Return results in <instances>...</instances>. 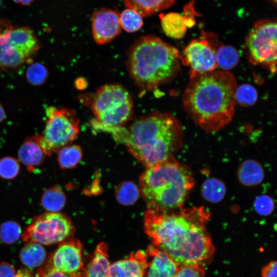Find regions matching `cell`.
I'll list each match as a JSON object with an SVG mask.
<instances>
[{"mask_svg":"<svg viewBox=\"0 0 277 277\" xmlns=\"http://www.w3.org/2000/svg\"><path fill=\"white\" fill-rule=\"evenodd\" d=\"M209 217V212L204 207L180 209L174 213L148 208L144 228L152 245L179 266L202 264L211 258L215 250L206 229Z\"/></svg>","mask_w":277,"mask_h":277,"instance_id":"1","label":"cell"},{"mask_svg":"<svg viewBox=\"0 0 277 277\" xmlns=\"http://www.w3.org/2000/svg\"><path fill=\"white\" fill-rule=\"evenodd\" d=\"M237 86L228 71L214 70L190 77L183 94L184 110L203 130L218 131L232 121Z\"/></svg>","mask_w":277,"mask_h":277,"instance_id":"2","label":"cell"},{"mask_svg":"<svg viewBox=\"0 0 277 277\" xmlns=\"http://www.w3.org/2000/svg\"><path fill=\"white\" fill-rule=\"evenodd\" d=\"M129 151L146 168L174 157L182 146V126L171 114L156 111L136 118L125 129L110 127Z\"/></svg>","mask_w":277,"mask_h":277,"instance_id":"3","label":"cell"},{"mask_svg":"<svg viewBox=\"0 0 277 277\" xmlns=\"http://www.w3.org/2000/svg\"><path fill=\"white\" fill-rule=\"evenodd\" d=\"M181 55L176 48L153 35L139 37L126 54V66L142 92L153 90L177 75Z\"/></svg>","mask_w":277,"mask_h":277,"instance_id":"4","label":"cell"},{"mask_svg":"<svg viewBox=\"0 0 277 277\" xmlns=\"http://www.w3.org/2000/svg\"><path fill=\"white\" fill-rule=\"evenodd\" d=\"M194 181L174 158L146 168L140 178V190L148 208L169 212L181 209Z\"/></svg>","mask_w":277,"mask_h":277,"instance_id":"5","label":"cell"},{"mask_svg":"<svg viewBox=\"0 0 277 277\" xmlns=\"http://www.w3.org/2000/svg\"><path fill=\"white\" fill-rule=\"evenodd\" d=\"M89 98V105L98 124L103 126L123 127L132 116V96L120 84L102 86Z\"/></svg>","mask_w":277,"mask_h":277,"instance_id":"6","label":"cell"},{"mask_svg":"<svg viewBox=\"0 0 277 277\" xmlns=\"http://www.w3.org/2000/svg\"><path fill=\"white\" fill-rule=\"evenodd\" d=\"M276 21L263 19L256 22L246 37L245 49L249 62L261 66L272 73L276 67Z\"/></svg>","mask_w":277,"mask_h":277,"instance_id":"7","label":"cell"},{"mask_svg":"<svg viewBox=\"0 0 277 277\" xmlns=\"http://www.w3.org/2000/svg\"><path fill=\"white\" fill-rule=\"evenodd\" d=\"M46 114L48 120L40 144L46 155H50L76 138L80 120L75 111L68 108L50 107Z\"/></svg>","mask_w":277,"mask_h":277,"instance_id":"8","label":"cell"},{"mask_svg":"<svg viewBox=\"0 0 277 277\" xmlns=\"http://www.w3.org/2000/svg\"><path fill=\"white\" fill-rule=\"evenodd\" d=\"M74 231L75 227L68 216L59 212H48L34 217L21 237L24 242L51 245L69 239Z\"/></svg>","mask_w":277,"mask_h":277,"instance_id":"9","label":"cell"},{"mask_svg":"<svg viewBox=\"0 0 277 277\" xmlns=\"http://www.w3.org/2000/svg\"><path fill=\"white\" fill-rule=\"evenodd\" d=\"M216 48L203 36L192 41L185 48L181 62L189 68L190 77L214 71L217 67Z\"/></svg>","mask_w":277,"mask_h":277,"instance_id":"10","label":"cell"},{"mask_svg":"<svg viewBox=\"0 0 277 277\" xmlns=\"http://www.w3.org/2000/svg\"><path fill=\"white\" fill-rule=\"evenodd\" d=\"M83 246L81 241L69 238L51 252L45 265L65 273H74L83 269Z\"/></svg>","mask_w":277,"mask_h":277,"instance_id":"11","label":"cell"},{"mask_svg":"<svg viewBox=\"0 0 277 277\" xmlns=\"http://www.w3.org/2000/svg\"><path fill=\"white\" fill-rule=\"evenodd\" d=\"M0 24V34L10 49L27 62L34 55L39 46L33 30L26 27H14Z\"/></svg>","mask_w":277,"mask_h":277,"instance_id":"12","label":"cell"},{"mask_svg":"<svg viewBox=\"0 0 277 277\" xmlns=\"http://www.w3.org/2000/svg\"><path fill=\"white\" fill-rule=\"evenodd\" d=\"M93 37L99 45L108 43L121 32L119 12L113 9L102 7L91 15Z\"/></svg>","mask_w":277,"mask_h":277,"instance_id":"13","label":"cell"},{"mask_svg":"<svg viewBox=\"0 0 277 277\" xmlns=\"http://www.w3.org/2000/svg\"><path fill=\"white\" fill-rule=\"evenodd\" d=\"M147 255L146 251L138 250L121 260L110 264L108 277H144Z\"/></svg>","mask_w":277,"mask_h":277,"instance_id":"14","label":"cell"},{"mask_svg":"<svg viewBox=\"0 0 277 277\" xmlns=\"http://www.w3.org/2000/svg\"><path fill=\"white\" fill-rule=\"evenodd\" d=\"M147 255L144 277H173L179 265L165 252L152 244L145 250Z\"/></svg>","mask_w":277,"mask_h":277,"instance_id":"15","label":"cell"},{"mask_svg":"<svg viewBox=\"0 0 277 277\" xmlns=\"http://www.w3.org/2000/svg\"><path fill=\"white\" fill-rule=\"evenodd\" d=\"M159 18L163 32L167 36L174 39L182 38L187 29L195 24V19L175 12L160 13Z\"/></svg>","mask_w":277,"mask_h":277,"instance_id":"16","label":"cell"},{"mask_svg":"<svg viewBox=\"0 0 277 277\" xmlns=\"http://www.w3.org/2000/svg\"><path fill=\"white\" fill-rule=\"evenodd\" d=\"M41 138L42 135L38 134L27 138L18 149L19 161L30 171L41 165L45 157L46 154L40 144Z\"/></svg>","mask_w":277,"mask_h":277,"instance_id":"17","label":"cell"},{"mask_svg":"<svg viewBox=\"0 0 277 277\" xmlns=\"http://www.w3.org/2000/svg\"><path fill=\"white\" fill-rule=\"evenodd\" d=\"M123 2L127 8L135 10L145 17L170 8L175 0H123Z\"/></svg>","mask_w":277,"mask_h":277,"instance_id":"18","label":"cell"},{"mask_svg":"<svg viewBox=\"0 0 277 277\" xmlns=\"http://www.w3.org/2000/svg\"><path fill=\"white\" fill-rule=\"evenodd\" d=\"M109 266L107 245L104 242H101L97 245L94 252L86 269V277H108Z\"/></svg>","mask_w":277,"mask_h":277,"instance_id":"19","label":"cell"},{"mask_svg":"<svg viewBox=\"0 0 277 277\" xmlns=\"http://www.w3.org/2000/svg\"><path fill=\"white\" fill-rule=\"evenodd\" d=\"M241 183L246 186L259 184L264 177V172L261 164L253 160H248L241 164L238 171Z\"/></svg>","mask_w":277,"mask_h":277,"instance_id":"20","label":"cell"},{"mask_svg":"<svg viewBox=\"0 0 277 277\" xmlns=\"http://www.w3.org/2000/svg\"><path fill=\"white\" fill-rule=\"evenodd\" d=\"M46 257L44 247L42 245L34 242H27L19 253L22 263L30 269L41 266L45 262Z\"/></svg>","mask_w":277,"mask_h":277,"instance_id":"21","label":"cell"},{"mask_svg":"<svg viewBox=\"0 0 277 277\" xmlns=\"http://www.w3.org/2000/svg\"><path fill=\"white\" fill-rule=\"evenodd\" d=\"M66 198L63 190L54 186L46 189L41 197L43 207L49 212H57L65 206Z\"/></svg>","mask_w":277,"mask_h":277,"instance_id":"22","label":"cell"},{"mask_svg":"<svg viewBox=\"0 0 277 277\" xmlns=\"http://www.w3.org/2000/svg\"><path fill=\"white\" fill-rule=\"evenodd\" d=\"M215 58L217 67L227 71L234 68L239 61V54L232 46L220 44L215 50Z\"/></svg>","mask_w":277,"mask_h":277,"instance_id":"23","label":"cell"},{"mask_svg":"<svg viewBox=\"0 0 277 277\" xmlns=\"http://www.w3.org/2000/svg\"><path fill=\"white\" fill-rule=\"evenodd\" d=\"M57 161L61 169H71L75 167L82 157V151L77 145L65 146L58 151Z\"/></svg>","mask_w":277,"mask_h":277,"instance_id":"24","label":"cell"},{"mask_svg":"<svg viewBox=\"0 0 277 277\" xmlns=\"http://www.w3.org/2000/svg\"><path fill=\"white\" fill-rule=\"evenodd\" d=\"M204 198L211 203L222 201L226 193V187L222 181L215 178L206 180L202 186Z\"/></svg>","mask_w":277,"mask_h":277,"instance_id":"25","label":"cell"},{"mask_svg":"<svg viewBox=\"0 0 277 277\" xmlns=\"http://www.w3.org/2000/svg\"><path fill=\"white\" fill-rule=\"evenodd\" d=\"M140 193V188L134 183L129 181L121 183L115 191L117 201L123 205H131L135 203Z\"/></svg>","mask_w":277,"mask_h":277,"instance_id":"26","label":"cell"},{"mask_svg":"<svg viewBox=\"0 0 277 277\" xmlns=\"http://www.w3.org/2000/svg\"><path fill=\"white\" fill-rule=\"evenodd\" d=\"M121 28L129 33L138 31L143 26V17L135 10L126 8L120 14Z\"/></svg>","mask_w":277,"mask_h":277,"instance_id":"27","label":"cell"},{"mask_svg":"<svg viewBox=\"0 0 277 277\" xmlns=\"http://www.w3.org/2000/svg\"><path fill=\"white\" fill-rule=\"evenodd\" d=\"M20 225L13 221H7L0 225V240L3 243L11 245L15 243L22 234Z\"/></svg>","mask_w":277,"mask_h":277,"instance_id":"28","label":"cell"},{"mask_svg":"<svg viewBox=\"0 0 277 277\" xmlns=\"http://www.w3.org/2000/svg\"><path fill=\"white\" fill-rule=\"evenodd\" d=\"M257 99V91L252 85L246 84L237 86L235 92V103L247 107L253 105Z\"/></svg>","mask_w":277,"mask_h":277,"instance_id":"29","label":"cell"},{"mask_svg":"<svg viewBox=\"0 0 277 277\" xmlns=\"http://www.w3.org/2000/svg\"><path fill=\"white\" fill-rule=\"evenodd\" d=\"M48 73L47 69L43 65L35 63L28 67L26 71V77L31 84L37 86L44 83Z\"/></svg>","mask_w":277,"mask_h":277,"instance_id":"30","label":"cell"},{"mask_svg":"<svg viewBox=\"0 0 277 277\" xmlns=\"http://www.w3.org/2000/svg\"><path fill=\"white\" fill-rule=\"evenodd\" d=\"M20 166L18 161L11 156H5L0 159V176L4 179L11 180L18 174Z\"/></svg>","mask_w":277,"mask_h":277,"instance_id":"31","label":"cell"},{"mask_svg":"<svg viewBox=\"0 0 277 277\" xmlns=\"http://www.w3.org/2000/svg\"><path fill=\"white\" fill-rule=\"evenodd\" d=\"M86 269H82L74 273H65L44 265L36 272L35 277H86Z\"/></svg>","mask_w":277,"mask_h":277,"instance_id":"32","label":"cell"},{"mask_svg":"<svg viewBox=\"0 0 277 277\" xmlns=\"http://www.w3.org/2000/svg\"><path fill=\"white\" fill-rule=\"evenodd\" d=\"M202 264L195 263L180 265L173 277H205Z\"/></svg>","mask_w":277,"mask_h":277,"instance_id":"33","label":"cell"},{"mask_svg":"<svg viewBox=\"0 0 277 277\" xmlns=\"http://www.w3.org/2000/svg\"><path fill=\"white\" fill-rule=\"evenodd\" d=\"M254 207L259 214L268 215L273 211L274 203L272 199L267 195H260L254 202Z\"/></svg>","mask_w":277,"mask_h":277,"instance_id":"34","label":"cell"},{"mask_svg":"<svg viewBox=\"0 0 277 277\" xmlns=\"http://www.w3.org/2000/svg\"><path fill=\"white\" fill-rule=\"evenodd\" d=\"M16 272L12 264L6 262L0 263V277H15Z\"/></svg>","mask_w":277,"mask_h":277,"instance_id":"35","label":"cell"},{"mask_svg":"<svg viewBox=\"0 0 277 277\" xmlns=\"http://www.w3.org/2000/svg\"><path fill=\"white\" fill-rule=\"evenodd\" d=\"M276 262L271 261L262 270V277H276Z\"/></svg>","mask_w":277,"mask_h":277,"instance_id":"36","label":"cell"},{"mask_svg":"<svg viewBox=\"0 0 277 277\" xmlns=\"http://www.w3.org/2000/svg\"><path fill=\"white\" fill-rule=\"evenodd\" d=\"M15 277H34V275L30 269L26 268L18 270Z\"/></svg>","mask_w":277,"mask_h":277,"instance_id":"37","label":"cell"},{"mask_svg":"<svg viewBox=\"0 0 277 277\" xmlns=\"http://www.w3.org/2000/svg\"><path fill=\"white\" fill-rule=\"evenodd\" d=\"M6 117V114L4 109L0 104V123L2 122Z\"/></svg>","mask_w":277,"mask_h":277,"instance_id":"38","label":"cell"},{"mask_svg":"<svg viewBox=\"0 0 277 277\" xmlns=\"http://www.w3.org/2000/svg\"><path fill=\"white\" fill-rule=\"evenodd\" d=\"M34 0H14V2L22 4L23 5H27L31 4Z\"/></svg>","mask_w":277,"mask_h":277,"instance_id":"39","label":"cell"},{"mask_svg":"<svg viewBox=\"0 0 277 277\" xmlns=\"http://www.w3.org/2000/svg\"><path fill=\"white\" fill-rule=\"evenodd\" d=\"M271 3L274 7L276 6V0H267Z\"/></svg>","mask_w":277,"mask_h":277,"instance_id":"40","label":"cell"}]
</instances>
